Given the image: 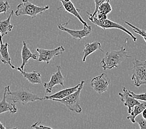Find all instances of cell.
I'll use <instances>...</instances> for the list:
<instances>
[{
  "mask_svg": "<svg viewBox=\"0 0 146 129\" xmlns=\"http://www.w3.org/2000/svg\"><path fill=\"white\" fill-rule=\"evenodd\" d=\"M130 57L126 47H121L119 50L107 51L100 62V66L104 70L117 68L124 60Z\"/></svg>",
  "mask_w": 146,
  "mask_h": 129,
  "instance_id": "1",
  "label": "cell"
},
{
  "mask_svg": "<svg viewBox=\"0 0 146 129\" xmlns=\"http://www.w3.org/2000/svg\"><path fill=\"white\" fill-rule=\"evenodd\" d=\"M49 8L50 6L48 5L39 6L31 3L28 0H22V2L17 6L15 15L16 16H29L35 18L38 15L42 14Z\"/></svg>",
  "mask_w": 146,
  "mask_h": 129,
  "instance_id": "2",
  "label": "cell"
},
{
  "mask_svg": "<svg viewBox=\"0 0 146 129\" xmlns=\"http://www.w3.org/2000/svg\"><path fill=\"white\" fill-rule=\"evenodd\" d=\"M85 83V81H82L80 82V85L78 89L76 91L72 93L71 95H68V96L65 97L62 99H54L52 101H57V102L64 104L71 111H74V112H75L78 114L81 113L82 111V108L80 106L79 101L82 90L83 86H84Z\"/></svg>",
  "mask_w": 146,
  "mask_h": 129,
  "instance_id": "3",
  "label": "cell"
},
{
  "mask_svg": "<svg viewBox=\"0 0 146 129\" xmlns=\"http://www.w3.org/2000/svg\"><path fill=\"white\" fill-rule=\"evenodd\" d=\"M8 95L10 96V99L15 103H20L23 105H26L31 102L44 100L43 97L38 96L36 94L26 88H21L15 91H9L8 93Z\"/></svg>",
  "mask_w": 146,
  "mask_h": 129,
  "instance_id": "4",
  "label": "cell"
},
{
  "mask_svg": "<svg viewBox=\"0 0 146 129\" xmlns=\"http://www.w3.org/2000/svg\"><path fill=\"white\" fill-rule=\"evenodd\" d=\"M131 80L136 87L146 85V60L144 61L135 59L133 64Z\"/></svg>",
  "mask_w": 146,
  "mask_h": 129,
  "instance_id": "5",
  "label": "cell"
},
{
  "mask_svg": "<svg viewBox=\"0 0 146 129\" xmlns=\"http://www.w3.org/2000/svg\"><path fill=\"white\" fill-rule=\"evenodd\" d=\"M88 18L89 20L94 24H95L96 26L100 27L101 28L103 29V30L108 29H117L119 30H121L124 31V32L127 34L132 39H133L134 42H135L137 40V37H135L134 35L132 34L130 31H129L126 28H125L124 26L121 25L120 24H118L116 22H114L113 21L110 20L108 19H106L104 21H98L96 19L95 17L90 16L89 14L87 13Z\"/></svg>",
  "mask_w": 146,
  "mask_h": 129,
  "instance_id": "6",
  "label": "cell"
},
{
  "mask_svg": "<svg viewBox=\"0 0 146 129\" xmlns=\"http://www.w3.org/2000/svg\"><path fill=\"white\" fill-rule=\"evenodd\" d=\"M110 83L111 79L110 77L105 73L94 77L90 81L92 88L100 95L107 91Z\"/></svg>",
  "mask_w": 146,
  "mask_h": 129,
  "instance_id": "7",
  "label": "cell"
},
{
  "mask_svg": "<svg viewBox=\"0 0 146 129\" xmlns=\"http://www.w3.org/2000/svg\"><path fill=\"white\" fill-rule=\"evenodd\" d=\"M36 51L39 55V57L37 60L40 62H46L47 64H48L54 57L59 56L63 54L65 49L63 45H60L59 47L52 50L37 48Z\"/></svg>",
  "mask_w": 146,
  "mask_h": 129,
  "instance_id": "8",
  "label": "cell"
},
{
  "mask_svg": "<svg viewBox=\"0 0 146 129\" xmlns=\"http://www.w3.org/2000/svg\"><path fill=\"white\" fill-rule=\"evenodd\" d=\"M57 72L52 74L49 81L44 83L43 84L47 94L52 93L54 88L56 85H61L62 87H64L65 78L62 73L61 67L60 65H57Z\"/></svg>",
  "mask_w": 146,
  "mask_h": 129,
  "instance_id": "9",
  "label": "cell"
},
{
  "mask_svg": "<svg viewBox=\"0 0 146 129\" xmlns=\"http://www.w3.org/2000/svg\"><path fill=\"white\" fill-rule=\"evenodd\" d=\"M65 24H58L57 26L60 30L64 31L68 33L70 36L73 37V39L76 40H82L83 38L88 37L92 32V27L90 26H84L83 25V29L81 30H74L68 29L66 27Z\"/></svg>",
  "mask_w": 146,
  "mask_h": 129,
  "instance_id": "10",
  "label": "cell"
},
{
  "mask_svg": "<svg viewBox=\"0 0 146 129\" xmlns=\"http://www.w3.org/2000/svg\"><path fill=\"white\" fill-rule=\"evenodd\" d=\"M118 95L120 97V99L123 103L125 106L127 107V112L129 114L131 112L133 107L137 104H139L141 103L138 100L135 99L132 96V95L129 92V91L123 87V93H119Z\"/></svg>",
  "mask_w": 146,
  "mask_h": 129,
  "instance_id": "11",
  "label": "cell"
},
{
  "mask_svg": "<svg viewBox=\"0 0 146 129\" xmlns=\"http://www.w3.org/2000/svg\"><path fill=\"white\" fill-rule=\"evenodd\" d=\"M10 91V86H7L4 89V93L1 101H0V114L6 112H9L11 114H16L18 112V107L16 104L8 103L6 101V97L8 93Z\"/></svg>",
  "mask_w": 146,
  "mask_h": 129,
  "instance_id": "12",
  "label": "cell"
},
{
  "mask_svg": "<svg viewBox=\"0 0 146 129\" xmlns=\"http://www.w3.org/2000/svg\"><path fill=\"white\" fill-rule=\"evenodd\" d=\"M59 1L62 3V7H60V8H64L65 11L68 12V13H70L73 16L76 17V18L80 21V22H81L83 24V25L88 26L87 22L83 20V19L82 18L80 15V14L79 12L80 10L78 8H76L74 3H73L71 1H62V0H59Z\"/></svg>",
  "mask_w": 146,
  "mask_h": 129,
  "instance_id": "13",
  "label": "cell"
},
{
  "mask_svg": "<svg viewBox=\"0 0 146 129\" xmlns=\"http://www.w3.org/2000/svg\"><path fill=\"white\" fill-rule=\"evenodd\" d=\"M80 85V83H78V85H76L75 86L70 87V88H67L59 91L54 93V95L45 96L43 98L44 99H48L52 101L54 99H62L64 98V97L68 96V95H71L72 93L76 91L78 89Z\"/></svg>",
  "mask_w": 146,
  "mask_h": 129,
  "instance_id": "14",
  "label": "cell"
},
{
  "mask_svg": "<svg viewBox=\"0 0 146 129\" xmlns=\"http://www.w3.org/2000/svg\"><path fill=\"white\" fill-rule=\"evenodd\" d=\"M110 1H107L101 5L98 9V11L96 13L95 16H92L91 14L88 12H86L89 15L95 17V18L98 21H104L108 19V15L112 11V7L110 5Z\"/></svg>",
  "mask_w": 146,
  "mask_h": 129,
  "instance_id": "15",
  "label": "cell"
},
{
  "mask_svg": "<svg viewBox=\"0 0 146 129\" xmlns=\"http://www.w3.org/2000/svg\"><path fill=\"white\" fill-rule=\"evenodd\" d=\"M9 44L8 43L3 42V37L0 34V54H1V61L5 65L8 64L10 66L12 69H15V67L11 63V58L9 54Z\"/></svg>",
  "mask_w": 146,
  "mask_h": 129,
  "instance_id": "16",
  "label": "cell"
},
{
  "mask_svg": "<svg viewBox=\"0 0 146 129\" xmlns=\"http://www.w3.org/2000/svg\"><path fill=\"white\" fill-rule=\"evenodd\" d=\"M17 70L21 73V75L23 77L25 78L31 84L36 85V84H42L41 79V73L37 71H33L32 72H27L24 71V69H21L20 67L16 68Z\"/></svg>",
  "mask_w": 146,
  "mask_h": 129,
  "instance_id": "17",
  "label": "cell"
},
{
  "mask_svg": "<svg viewBox=\"0 0 146 129\" xmlns=\"http://www.w3.org/2000/svg\"><path fill=\"white\" fill-rule=\"evenodd\" d=\"M21 58H22V64L21 65L20 68L24 69L25 66L28 64L29 60L31 58L33 59L34 60H37V55L33 54L31 51L30 48H29L28 44H27L25 41H23V47L21 50Z\"/></svg>",
  "mask_w": 146,
  "mask_h": 129,
  "instance_id": "18",
  "label": "cell"
},
{
  "mask_svg": "<svg viewBox=\"0 0 146 129\" xmlns=\"http://www.w3.org/2000/svg\"><path fill=\"white\" fill-rule=\"evenodd\" d=\"M96 50H100L102 52H104V50L102 48V44L98 41H94L92 42L86 43L85 45V48L83 50V57L82 58V61L85 62L86 59L90 55L93 54Z\"/></svg>",
  "mask_w": 146,
  "mask_h": 129,
  "instance_id": "19",
  "label": "cell"
},
{
  "mask_svg": "<svg viewBox=\"0 0 146 129\" xmlns=\"http://www.w3.org/2000/svg\"><path fill=\"white\" fill-rule=\"evenodd\" d=\"M14 15V11L12 10L6 19L0 22V34L3 37L9 32H11L13 29V25L11 24V20L13 15Z\"/></svg>",
  "mask_w": 146,
  "mask_h": 129,
  "instance_id": "20",
  "label": "cell"
},
{
  "mask_svg": "<svg viewBox=\"0 0 146 129\" xmlns=\"http://www.w3.org/2000/svg\"><path fill=\"white\" fill-rule=\"evenodd\" d=\"M146 108V101H143V102L139 104L135 105L133 110H132L131 112L129 114V116L127 117V118L128 120H129L132 123L135 124V118L136 117H137L139 115L142 114V111H143Z\"/></svg>",
  "mask_w": 146,
  "mask_h": 129,
  "instance_id": "21",
  "label": "cell"
},
{
  "mask_svg": "<svg viewBox=\"0 0 146 129\" xmlns=\"http://www.w3.org/2000/svg\"><path fill=\"white\" fill-rule=\"evenodd\" d=\"M125 24H126L127 25H128L129 27H131V28H133V31L136 34H138L139 35H140V36L143 38L144 41L146 42V31L143 30V29H141L139 28H138V27L134 26L133 24H131L130 22H129L127 21H125L124 22Z\"/></svg>",
  "mask_w": 146,
  "mask_h": 129,
  "instance_id": "22",
  "label": "cell"
},
{
  "mask_svg": "<svg viewBox=\"0 0 146 129\" xmlns=\"http://www.w3.org/2000/svg\"><path fill=\"white\" fill-rule=\"evenodd\" d=\"M10 5L8 1L0 0V14L6 13L9 11Z\"/></svg>",
  "mask_w": 146,
  "mask_h": 129,
  "instance_id": "23",
  "label": "cell"
},
{
  "mask_svg": "<svg viewBox=\"0 0 146 129\" xmlns=\"http://www.w3.org/2000/svg\"><path fill=\"white\" fill-rule=\"evenodd\" d=\"M129 92L132 95L134 98L137 99L138 101H146V93H140L137 94L131 91H129Z\"/></svg>",
  "mask_w": 146,
  "mask_h": 129,
  "instance_id": "24",
  "label": "cell"
},
{
  "mask_svg": "<svg viewBox=\"0 0 146 129\" xmlns=\"http://www.w3.org/2000/svg\"><path fill=\"white\" fill-rule=\"evenodd\" d=\"M135 122H137L139 126L140 129H146V120L142 118L135 117Z\"/></svg>",
  "mask_w": 146,
  "mask_h": 129,
  "instance_id": "25",
  "label": "cell"
},
{
  "mask_svg": "<svg viewBox=\"0 0 146 129\" xmlns=\"http://www.w3.org/2000/svg\"><path fill=\"white\" fill-rule=\"evenodd\" d=\"M107 1H111V0H94L95 1V11H94L93 14H91L92 16H95L96 15V13L98 11V9L99 6L102 4V3H105Z\"/></svg>",
  "mask_w": 146,
  "mask_h": 129,
  "instance_id": "26",
  "label": "cell"
},
{
  "mask_svg": "<svg viewBox=\"0 0 146 129\" xmlns=\"http://www.w3.org/2000/svg\"><path fill=\"white\" fill-rule=\"evenodd\" d=\"M31 128H50V129L52 128L49 126H46V125L42 124L40 122H35L34 124H33L32 125H31Z\"/></svg>",
  "mask_w": 146,
  "mask_h": 129,
  "instance_id": "27",
  "label": "cell"
},
{
  "mask_svg": "<svg viewBox=\"0 0 146 129\" xmlns=\"http://www.w3.org/2000/svg\"><path fill=\"white\" fill-rule=\"evenodd\" d=\"M142 117H143L144 119H145L146 120V108L145 109L142 111Z\"/></svg>",
  "mask_w": 146,
  "mask_h": 129,
  "instance_id": "28",
  "label": "cell"
},
{
  "mask_svg": "<svg viewBox=\"0 0 146 129\" xmlns=\"http://www.w3.org/2000/svg\"><path fill=\"white\" fill-rule=\"evenodd\" d=\"M6 127H5L4 124L1 123V121H0V129H6Z\"/></svg>",
  "mask_w": 146,
  "mask_h": 129,
  "instance_id": "29",
  "label": "cell"
},
{
  "mask_svg": "<svg viewBox=\"0 0 146 129\" xmlns=\"http://www.w3.org/2000/svg\"><path fill=\"white\" fill-rule=\"evenodd\" d=\"M62 1H71V0H62Z\"/></svg>",
  "mask_w": 146,
  "mask_h": 129,
  "instance_id": "30",
  "label": "cell"
}]
</instances>
